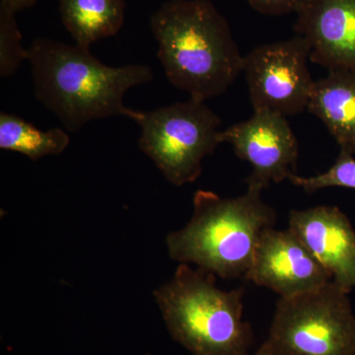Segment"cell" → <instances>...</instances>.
Listing matches in <instances>:
<instances>
[{
	"mask_svg": "<svg viewBox=\"0 0 355 355\" xmlns=\"http://www.w3.org/2000/svg\"><path fill=\"white\" fill-rule=\"evenodd\" d=\"M70 137L64 128L41 130L15 114H0V148L23 154L33 161L64 153Z\"/></svg>",
	"mask_w": 355,
	"mask_h": 355,
	"instance_id": "obj_14",
	"label": "cell"
},
{
	"mask_svg": "<svg viewBox=\"0 0 355 355\" xmlns=\"http://www.w3.org/2000/svg\"><path fill=\"white\" fill-rule=\"evenodd\" d=\"M28 53L35 97L69 132L99 119L128 118L125 93L154 78L148 65L109 67L78 44L35 39Z\"/></svg>",
	"mask_w": 355,
	"mask_h": 355,
	"instance_id": "obj_1",
	"label": "cell"
},
{
	"mask_svg": "<svg viewBox=\"0 0 355 355\" xmlns=\"http://www.w3.org/2000/svg\"><path fill=\"white\" fill-rule=\"evenodd\" d=\"M261 191L248 186L240 197L221 198L198 191L190 220L166 237L170 258L221 279H245L261 233L277 222V212L263 202Z\"/></svg>",
	"mask_w": 355,
	"mask_h": 355,
	"instance_id": "obj_3",
	"label": "cell"
},
{
	"mask_svg": "<svg viewBox=\"0 0 355 355\" xmlns=\"http://www.w3.org/2000/svg\"><path fill=\"white\" fill-rule=\"evenodd\" d=\"M15 11L0 1V77L13 76L24 60L28 49L23 48L22 35L16 21Z\"/></svg>",
	"mask_w": 355,
	"mask_h": 355,
	"instance_id": "obj_15",
	"label": "cell"
},
{
	"mask_svg": "<svg viewBox=\"0 0 355 355\" xmlns=\"http://www.w3.org/2000/svg\"><path fill=\"white\" fill-rule=\"evenodd\" d=\"M306 0H247L249 6L257 12L265 15H286L297 13Z\"/></svg>",
	"mask_w": 355,
	"mask_h": 355,
	"instance_id": "obj_17",
	"label": "cell"
},
{
	"mask_svg": "<svg viewBox=\"0 0 355 355\" xmlns=\"http://www.w3.org/2000/svg\"><path fill=\"white\" fill-rule=\"evenodd\" d=\"M150 28L168 81L191 99L224 94L243 71L230 26L209 0H168L151 16Z\"/></svg>",
	"mask_w": 355,
	"mask_h": 355,
	"instance_id": "obj_2",
	"label": "cell"
},
{
	"mask_svg": "<svg viewBox=\"0 0 355 355\" xmlns=\"http://www.w3.org/2000/svg\"><path fill=\"white\" fill-rule=\"evenodd\" d=\"M251 355H279L277 354V352H273L272 349H270L268 345H266L265 343L261 345L260 349L257 350L254 354Z\"/></svg>",
	"mask_w": 355,
	"mask_h": 355,
	"instance_id": "obj_19",
	"label": "cell"
},
{
	"mask_svg": "<svg viewBox=\"0 0 355 355\" xmlns=\"http://www.w3.org/2000/svg\"><path fill=\"white\" fill-rule=\"evenodd\" d=\"M216 275L180 263L153 292L173 340L191 355H249L251 324L244 320V289L223 291Z\"/></svg>",
	"mask_w": 355,
	"mask_h": 355,
	"instance_id": "obj_4",
	"label": "cell"
},
{
	"mask_svg": "<svg viewBox=\"0 0 355 355\" xmlns=\"http://www.w3.org/2000/svg\"><path fill=\"white\" fill-rule=\"evenodd\" d=\"M0 1L10 7L15 12H19L21 10L34 6L38 0H0Z\"/></svg>",
	"mask_w": 355,
	"mask_h": 355,
	"instance_id": "obj_18",
	"label": "cell"
},
{
	"mask_svg": "<svg viewBox=\"0 0 355 355\" xmlns=\"http://www.w3.org/2000/svg\"><path fill=\"white\" fill-rule=\"evenodd\" d=\"M286 118L275 112L256 111L248 120L221 130V144H230L236 155L253 168L248 186L263 191L295 174L298 140Z\"/></svg>",
	"mask_w": 355,
	"mask_h": 355,
	"instance_id": "obj_8",
	"label": "cell"
},
{
	"mask_svg": "<svg viewBox=\"0 0 355 355\" xmlns=\"http://www.w3.org/2000/svg\"><path fill=\"white\" fill-rule=\"evenodd\" d=\"M349 294L331 280L280 298L265 343L279 355H355V315Z\"/></svg>",
	"mask_w": 355,
	"mask_h": 355,
	"instance_id": "obj_6",
	"label": "cell"
},
{
	"mask_svg": "<svg viewBox=\"0 0 355 355\" xmlns=\"http://www.w3.org/2000/svg\"><path fill=\"white\" fill-rule=\"evenodd\" d=\"M294 31L311 46L310 60L355 74V0H306Z\"/></svg>",
	"mask_w": 355,
	"mask_h": 355,
	"instance_id": "obj_11",
	"label": "cell"
},
{
	"mask_svg": "<svg viewBox=\"0 0 355 355\" xmlns=\"http://www.w3.org/2000/svg\"><path fill=\"white\" fill-rule=\"evenodd\" d=\"M307 111L323 121L340 151L355 154V74L329 71L315 81Z\"/></svg>",
	"mask_w": 355,
	"mask_h": 355,
	"instance_id": "obj_12",
	"label": "cell"
},
{
	"mask_svg": "<svg viewBox=\"0 0 355 355\" xmlns=\"http://www.w3.org/2000/svg\"><path fill=\"white\" fill-rule=\"evenodd\" d=\"M288 181L308 193L333 187L355 190V159L352 154L340 151L335 164L328 171L313 177L292 174Z\"/></svg>",
	"mask_w": 355,
	"mask_h": 355,
	"instance_id": "obj_16",
	"label": "cell"
},
{
	"mask_svg": "<svg viewBox=\"0 0 355 355\" xmlns=\"http://www.w3.org/2000/svg\"><path fill=\"white\" fill-rule=\"evenodd\" d=\"M128 118L141 130L140 150L177 187L197 181L203 159L221 144L220 118L191 98L153 111L130 109Z\"/></svg>",
	"mask_w": 355,
	"mask_h": 355,
	"instance_id": "obj_5",
	"label": "cell"
},
{
	"mask_svg": "<svg viewBox=\"0 0 355 355\" xmlns=\"http://www.w3.org/2000/svg\"><path fill=\"white\" fill-rule=\"evenodd\" d=\"M245 279L266 287L280 298H291L315 291L330 282L328 272L288 228H266Z\"/></svg>",
	"mask_w": 355,
	"mask_h": 355,
	"instance_id": "obj_9",
	"label": "cell"
},
{
	"mask_svg": "<svg viewBox=\"0 0 355 355\" xmlns=\"http://www.w3.org/2000/svg\"><path fill=\"white\" fill-rule=\"evenodd\" d=\"M288 229L334 282L347 293L355 289V230L342 210L331 205L291 210Z\"/></svg>",
	"mask_w": 355,
	"mask_h": 355,
	"instance_id": "obj_10",
	"label": "cell"
},
{
	"mask_svg": "<svg viewBox=\"0 0 355 355\" xmlns=\"http://www.w3.org/2000/svg\"><path fill=\"white\" fill-rule=\"evenodd\" d=\"M125 0H60V14L76 44L89 49L116 36L125 21Z\"/></svg>",
	"mask_w": 355,
	"mask_h": 355,
	"instance_id": "obj_13",
	"label": "cell"
},
{
	"mask_svg": "<svg viewBox=\"0 0 355 355\" xmlns=\"http://www.w3.org/2000/svg\"><path fill=\"white\" fill-rule=\"evenodd\" d=\"M311 46L304 37L261 44L244 57L249 97L254 112L286 116L307 110L315 81L308 69Z\"/></svg>",
	"mask_w": 355,
	"mask_h": 355,
	"instance_id": "obj_7",
	"label": "cell"
}]
</instances>
